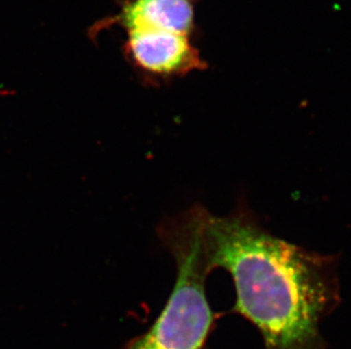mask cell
<instances>
[{"label":"cell","mask_w":351,"mask_h":349,"mask_svg":"<svg viewBox=\"0 0 351 349\" xmlns=\"http://www.w3.org/2000/svg\"><path fill=\"white\" fill-rule=\"evenodd\" d=\"M212 269L234 283L235 313L258 329L264 349H328L321 323L340 303L337 259L274 237L247 211H202Z\"/></svg>","instance_id":"6da1fadb"},{"label":"cell","mask_w":351,"mask_h":349,"mask_svg":"<svg viewBox=\"0 0 351 349\" xmlns=\"http://www.w3.org/2000/svg\"><path fill=\"white\" fill-rule=\"evenodd\" d=\"M126 53L136 68L156 79L186 75L207 67L189 36L169 31L129 30Z\"/></svg>","instance_id":"3957f363"},{"label":"cell","mask_w":351,"mask_h":349,"mask_svg":"<svg viewBox=\"0 0 351 349\" xmlns=\"http://www.w3.org/2000/svg\"><path fill=\"white\" fill-rule=\"evenodd\" d=\"M195 0H132L119 14L128 29H152L189 36L195 25Z\"/></svg>","instance_id":"277c9868"},{"label":"cell","mask_w":351,"mask_h":349,"mask_svg":"<svg viewBox=\"0 0 351 349\" xmlns=\"http://www.w3.org/2000/svg\"><path fill=\"white\" fill-rule=\"evenodd\" d=\"M202 211L195 205L159 227V240L178 266L176 286L150 329L123 349H205L214 314L206 296L213 269L202 241Z\"/></svg>","instance_id":"7a4b0ae2"}]
</instances>
